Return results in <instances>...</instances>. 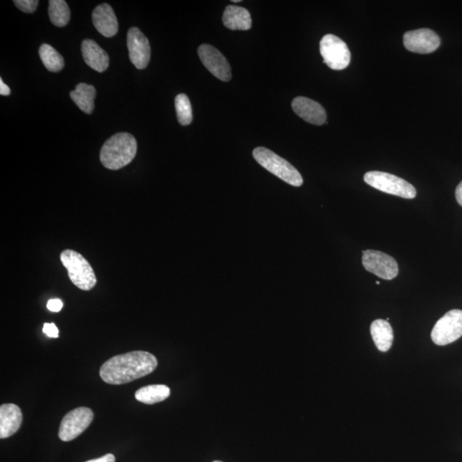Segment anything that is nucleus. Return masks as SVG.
Here are the masks:
<instances>
[{
	"label": "nucleus",
	"instance_id": "1",
	"mask_svg": "<svg viewBox=\"0 0 462 462\" xmlns=\"http://www.w3.org/2000/svg\"><path fill=\"white\" fill-rule=\"evenodd\" d=\"M158 367L153 354L132 351L111 358L102 365L99 375L104 382L119 385L132 382L152 373Z\"/></svg>",
	"mask_w": 462,
	"mask_h": 462
},
{
	"label": "nucleus",
	"instance_id": "2",
	"mask_svg": "<svg viewBox=\"0 0 462 462\" xmlns=\"http://www.w3.org/2000/svg\"><path fill=\"white\" fill-rule=\"evenodd\" d=\"M137 153L136 138L130 133L114 134L100 150V161L106 169L118 171L133 161Z\"/></svg>",
	"mask_w": 462,
	"mask_h": 462
},
{
	"label": "nucleus",
	"instance_id": "3",
	"mask_svg": "<svg viewBox=\"0 0 462 462\" xmlns=\"http://www.w3.org/2000/svg\"><path fill=\"white\" fill-rule=\"evenodd\" d=\"M60 260L68 271L69 280L80 290H92L97 284V277L94 269L82 254L74 250H64L60 254Z\"/></svg>",
	"mask_w": 462,
	"mask_h": 462
},
{
	"label": "nucleus",
	"instance_id": "4",
	"mask_svg": "<svg viewBox=\"0 0 462 462\" xmlns=\"http://www.w3.org/2000/svg\"><path fill=\"white\" fill-rule=\"evenodd\" d=\"M253 155L258 164L284 182L295 187L302 186L303 178L298 169L271 150L260 146L253 150Z\"/></svg>",
	"mask_w": 462,
	"mask_h": 462
},
{
	"label": "nucleus",
	"instance_id": "5",
	"mask_svg": "<svg viewBox=\"0 0 462 462\" xmlns=\"http://www.w3.org/2000/svg\"><path fill=\"white\" fill-rule=\"evenodd\" d=\"M364 181L377 190L404 199H414L417 195V191L413 185L390 173L369 172L365 173Z\"/></svg>",
	"mask_w": 462,
	"mask_h": 462
},
{
	"label": "nucleus",
	"instance_id": "6",
	"mask_svg": "<svg viewBox=\"0 0 462 462\" xmlns=\"http://www.w3.org/2000/svg\"><path fill=\"white\" fill-rule=\"evenodd\" d=\"M321 53L323 63L335 71H342L349 66L351 53L342 38L334 34H326L321 41Z\"/></svg>",
	"mask_w": 462,
	"mask_h": 462
},
{
	"label": "nucleus",
	"instance_id": "7",
	"mask_svg": "<svg viewBox=\"0 0 462 462\" xmlns=\"http://www.w3.org/2000/svg\"><path fill=\"white\" fill-rule=\"evenodd\" d=\"M462 336V311L448 312L439 319L431 331V339L439 346L456 342Z\"/></svg>",
	"mask_w": 462,
	"mask_h": 462
},
{
	"label": "nucleus",
	"instance_id": "8",
	"mask_svg": "<svg viewBox=\"0 0 462 462\" xmlns=\"http://www.w3.org/2000/svg\"><path fill=\"white\" fill-rule=\"evenodd\" d=\"M94 413L88 407H77L64 416L59 430L62 441L69 442L82 434L90 426Z\"/></svg>",
	"mask_w": 462,
	"mask_h": 462
},
{
	"label": "nucleus",
	"instance_id": "9",
	"mask_svg": "<svg viewBox=\"0 0 462 462\" xmlns=\"http://www.w3.org/2000/svg\"><path fill=\"white\" fill-rule=\"evenodd\" d=\"M362 264L368 272L384 280L394 279L398 275V262L383 252L365 250L362 254Z\"/></svg>",
	"mask_w": 462,
	"mask_h": 462
},
{
	"label": "nucleus",
	"instance_id": "10",
	"mask_svg": "<svg viewBox=\"0 0 462 462\" xmlns=\"http://www.w3.org/2000/svg\"><path fill=\"white\" fill-rule=\"evenodd\" d=\"M200 61L211 74L223 82H229L231 77V68L225 57L214 46L203 44L198 48Z\"/></svg>",
	"mask_w": 462,
	"mask_h": 462
},
{
	"label": "nucleus",
	"instance_id": "11",
	"mask_svg": "<svg viewBox=\"0 0 462 462\" xmlns=\"http://www.w3.org/2000/svg\"><path fill=\"white\" fill-rule=\"evenodd\" d=\"M127 46L131 63L138 69L148 67L151 57V48L148 38L136 27L131 28L127 34Z\"/></svg>",
	"mask_w": 462,
	"mask_h": 462
},
{
	"label": "nucleus",
	"instance_id": "12",
	"mask_svg": "<svg viewBox=\"0 0 462 462\" xmlns=\"http://www.w3.org/2000/svg\"><path fill=\"white\" fill-rule=\"evenodd\" d=\"M403 43L408 51L416 53H431L439 48L441 41L434 31L421 29L408 31L403 36Z\"/></svg>",
	"mask_w": 462,
	"mask_h": 462
},
{
	"label": "nucleus",
	"instance_id": "13",
	"mask_svg": "<svg viewBox=\"0 0 462 462\" xmlns=\"http://www.w3.org/2000/svg\"><path fill=\"white\" fill-rule=\"evenodd\" d=\"M295 113L304 121L314 125H322L326 122V111L321 104L306 97H296L292 102Z\"/></svg>",
	"mask_w": 462,
	"mask_h": 462
},
{
	"label": "nucleus",
	"instance_id": "14",
	"mask_svg": "<svg viewBox=\"0 0 462 462\" xmlns=\"http://www.w3.org/2000/svg\"><path fill=\"white\" fill-rule=\"evenodd\" d=\"M95 29L103 36L111 38L117 34L118 22L113 8L108 4H102L95 8L92 14Z\"/></svg>",
	"mask_w": 462,
	"mask_h": 462
},
{
	"label": "nucleus",
	"instance_id": "15",
	"mask_svg": "<svg viewBox=\"0 0 462 462\" xmlns=\"http://www.w3.org/2000/svg\"><path fill=\"white\" fill-rule=\"evenodd\" d=\"M22 422V413L15 404H3L0 407V438L13 436L20 429Z\"/></svg>",
	"mask_w": 462,
	"mask_h": 462
},
{
	"label": "nucleus",
	"instance_id": "16",
	"mask_svg": "<svg viewBox=\"0 0 462 462\" xmlns=\"http://www.w3.org/2000/svg\"><path fill=\"white\" fill-rule=\"evenodd\" d=\"M82 53L85 63L94 71L102 73L109 66V56L92 40H84Z\"/></svg>",
	"mask_w": 462,
	"mask_h": 462
},
{
	"label": "nucleus",
	"instance_id": "17",
	"mask_svg": "<svg viewBox=\"0 0 462 462\" xmlns=\"http://www.w3.org/2000/svg\"><path fill=\"white\" fill-rule=\"evenodd\" d=\"M223 23L230 30H248L252 28L251 15L245 8L229 6L223 13Z\"/></svg>",
	"mask_w": 462,
	"mask_h": 462
},
{
	"label": "nucleus",
	"instance_id": "18",
	"mask_svg": "<svg viewBox=\"0 0 462 462\" xmlns=\"http://www.w3.org/2000/svg\"><path fill=\"white\" fill-rule=\"evenodd\" d=\"M371 334L377 348L386 352L391 348L394 333L391 323L384 319H376L371 325Z\"/></svg>",
	"mask_w": 462,
	"mask_h": 462
},
{
	"label": "nucleus",
	"instance_id": "19",
	"mask_svg": "<svg viewBox=\"0 0 462 462\" xmlns=\"http://www.w3.org/2000/svg\"><path fill=\"white\" fill-rule=\"evenodd\" d=\"M76 105L86 114H91L94 109L96 90L92 85L79 83L75 90L69 92Z\"/></svg>",
	"mask_w": 462,
	"mask_h": 462
},
{
	"label": "nucleus",
	"instance_id": "20",
	"mask_svg": "<svg viewBox=\"0 0 462 462\" xmlns=\"http://www.w3.org/2000/svg\"><path fill=\"white\" fill-rule=\"evenodd\" d=\"M169 395L171 390L167 385L152 384L139 388L134 396L138 402L152 405L154 403L163 402Z\"/></svg>",
	"mask_w": 462,
	"mask_h": 462
},
{
	"label": "nucleus",
	"instance_id": "21",
	"mask_svg": "<svg viewBox=\"0 0 462 462\" xmlns=\"http://www.w3.org/2000/svg\"><path fill=\"white\" fill-rule=\"evenodd\" d=\"M42 63L51 72H59L64 67V57L52 46L42 44L38 49Z\"/></svg>",
	"mask_w": 462,
	"mask_h": 462
},
{
	"label": "nucleus",
	"instance_id": "22",
	"mask_svg": "<svg viewBox=\"0 0 462 462\" xmlns=\"http://www.w3.org/2000/svg\"><path fill=\"white\" fill-rule=\"evenodd\" d=\"M48 13L50 21L57 27L66 26L71 18V10L64 0H50Z\"/></svg>",
	"mask_w": 462,
	"mask_h": 462
},
{
	"label": "nucleus",
	"instance_id": "23",
	"mask_svg": "<svg viewBox=\"0 0 462 462\" xmlns=\"http://www.w3.org/2000/svg\"><path fill=\"white\" fill-rule=\"evenodd\" d=\"M177 119L181 125H190L192 121V106L190 99L184 94H180L175 99Z\"/></svg>",
	"mask_w": 462,
	"mask_h": 462
},
{
	"label": "nucleus",
	"instance_id": "24",
	"mask_svg": "<svg viewBox=\"0 0 462 462\" xmlns=\"http://www.w3.org/2000/svg\"><path fill=\"white\" fill-rule=\"evenodd\" d=\"M13 2L18 9L25 13H34L38 6L37 0H14Z\"/></svg>",
	"mask_w": 462,
	"mask_h": 462
},
{
	"label": "nucleus",
	"instance_id": "25",
	"mask_svg": "<svg viewBox=\"0 0 462 462\" xmlns=\"http://www.w3.org/2000/svg\"><path fill=\"white\" fill-rule=\"evenodd\" d=\"M43 332L49 337L57 338L59 336V329L53 323H44Z\"/></svg>",
	"mask_w": 462,
	"mask_h": 462
},
{
	"label": "nucleus",
	"instance_id": "26",
	"mask_svg": "<svg viewBox=\"0 0 462 462\" xmlns=\"http://www.w3.org/2000/svg\"><path fill=\"white\" fill-rule=\"evenodd\" d=\"M64 304L59 299H51L48 300V310L53 312V313H57V312L61 311L63 308Z\"/></svg>",
	"mask_w": 462,
	"mask_h": 462
},
{
	"label": "nucleus",
	"instance_id": "27",
	"mask_svg": "<svg viewBox=\"0 0 462 462\" xmlns=\"http://www.w3.org/2000/svg\"><path fill=\"white\" fill-rule=\"evenodd\" d=\"M86 462H115V456L113 454H107L97 459L88 461Z\"/></svg>",
	"mask_w": 462,
	"mask_h": 462
},
{
	"label": "nucleus",
	"instance_id": "28",
	"mask_svg": "<svg viewBox=\"0 0 462 462\" xmlns=\"http://www.w3.org/2000/svg\"><path fill=\"white\" fill-rule=\"evenodd\" d=\"M0 94L8 96L10 94V88L6 83H4L3 79L0 78Z\"/></svg>",
	"mask_w": 462,
	"mask_h": 462
},
{
	"label": "nucleus",
	"instance_id": "29",
	"mask_svg": "<svg viewBox=\"0 0 462 462\" xmlns=\"http://www.w3.org/2000/svg\"><path fill=\"white\" fill-rule=\"evenodd\" d=\"M456 198L457 202L462 206V182L458 185L456 190Z\"/></svg>",
	"mask_w": 462,
	"mask_h": 462
},
{
	"label": "nucleus",
	"instance_id": "30",
	"mask_svg": "<svg viewBox=\"0 0 462 462\" xmlns=\"http://www.w3.org/2000/svg\"><path fill=\"white\" fill-rule=\"evenodd\" d=\"M233 3H239L241 2L240 0H234V1H232Z\"/></svg>",
	"mask_w": 462,
	"mask_h": 462
},
{
	"label": "nucleus",
	"instance_id": "31",
	"mask_svg": "<svg viewBox=\"0 0 462 462\" xmlns=\"http://www.w3.org/2000/svg\"><path fill=\"white\" fill-rule=\"evenodd\" d=\"M214 462H222V461H214Z\"/></svg>",
	"mask_w": 462,
	"mask_h": 462
}]
</instances>
